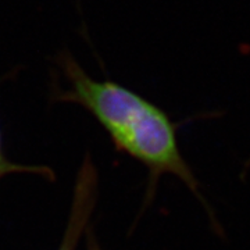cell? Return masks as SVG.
Here are the masks:
<instances>
[{
    "label": "cell",
    "instance_id": "6da1fadb",
    "mask_svg": "<svg viewBox=\"0 0 250 250\" xmlns=\"http://www.w3.org/2000/svg\"><path fill=\"white\" fill-rule=\"evenodd\" d=\"M70 89L64 98L88 108L106 128L118 149L143 163L153 177L170 172L197 193V182L178 149L167 114L113 81H96L71 56L62 57Z\"/></svg>",
    "mask_w": 250,
    "mask_h": 250
},
{
    "label": "cell",
    "instance_id": "7a4b0ae2",
    "mask_svg": "<svg viewBox=\"0 0 250 250\" xmlns=\"http://www.w3.org/2000/svg\"><path fill=\"white\" fill-rule=\"evenodd\" d=\"M62 250H68V248H64V249H62Z\"/></svg>",
    "mask_w": 250,
    "mask_h": 250
}]
</instances>
